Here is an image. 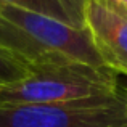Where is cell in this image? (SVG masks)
<instances>
[{"instance_id": "6da1fadb", "label": "cell", "mask_w": 127, "mask_h": 127, "mask_svg": "<svg viewBox=\"0 0 127 127\" xmlns=\"http://www.w3.org/2000/svg\"><path fill=\"white\" fill-rule=\"evenodd\" d=\"M0 45L18 56L26 68L56 60L106 68L84 26L11 5H0Z\"/></svg>"}, {"instance_id": "7a4b0ae2", "label": "cell", "mask_w": 127, "mask_h": 127, "mask_svg": "<svg viewBox=\"0 0 127 127\" xmlns=\"http://www.w3.org/2000/svg\"><path fill=\"white\" fill-rule=\"evenodd\" d=\"M119 90V76L111 69L72 60H56L29 66L24 79L0 87V105L61 103L108 96Z\"/></svg>"}, {"instance_id": "3957f363", "label": "cell", "mask_w": 127, "mask_h": 127, "mask_svg": "<svg viewBox=\"0 0 127 127\" xmlns=\"http://www.w3.org/2000/svg\"><path fill=\"white\" fill-rule=\"evenodd\" d=\"M127 121L122 89L114 95L61 103L0 105V127H116Z\"/></svg>"}, {"instance_id": "277c9868", "label": "cell", "mask_w": 127, "mask_h": 127, "mask_svg": "<svg viewBox=\"0 0 127 127\" xmlns=\"http://www.w3.org/2000/svg\"><path fill=\"white\" fill-rule=\"evenodd\" d=\"M82 21L103 64L127 76V18L101 0H84Z\"/></svg>"}, {"instance_id": "5b68a950", "label": "cell", "mask_w": 127, "mask_h": 127, "mask_svg": "<svg viewBox=\"0 0 127 127\" xmlns=\"http://www.w3.org/2000/svg\"><path fill=\"white\" fill-rule=\"evenodd\" d=\"M0 5H11L16 8H23L69 23V24L84 26L82 19L76 16V13L66 3V0H0Z\"/></svg>"}, {"instance_id": "8992f818", "label": "cell", "mask_w": 127, "mask_h": 127, "mask_svg": "<svg viewBox=\"0 0 127 127\" xmlns=\"http://www.w3.org/2000/svg\"><path fill=\"white\" fill-rule=\"evenodd\" d=\"M28 74L26 64L11 52L0 45V87L21 81Z\"/></svg>"}, {"instance_id": "52a82bcc", "label": "cell", "mask_w": 127, "mask_h": 127, "mask_svg": "<svg viewBox=\"0 0 127 127\" xmlns=\"http://www.w3.org/2000/svg\"><path fill=\"white\" fill-rule=\"evenodd\" d=\"M66 3L71 6V10L76 13V16L82 19V6H84V0H66Z\"/></svg>"}, {"instance_id": "ba28073f", "label": "cell", "mask_w": 127, "mask_h": 127, "mask_svg": "<svg viewBox=\"0 0 127 127\" xmlns=\"http://www.w3.org/2000/svg\"><path fill=\"white\" fill-rule=\"evenodd\" d=\"M103 2V0H101ZM106 3V2H105ZM108 5H113V6H118V8H122V10H127V0H122L121 3H118V5H116V3H108Z\"/></svg>"}, {"instance_id": "9c48e42d", "label": "cell", "mask_w": 127, "mask_h": 127, "mask_svg": "<svg viewBox=\"0 0 127 127\" xmlns=\"http://www.w3.org/2000/svg\"><path fill=\"white\" fill-rule=\"evenodd\" d=\"M106 5H108V3H106ZM109 6H111V8H114V10H116V11H119V13H121V15H124V16H126V18H127V10H122V8H118V6H113V5H109Z\"/></svg>"}, {"instance_id": "30bf717a", "label": "cell", "mask_w": 127, "mask_h": 127, "mask_svg": "<svg viewBox=\"0 0 127 127\" xmlns=\"http://www.w3.org/2000/svg\"><path fill=\"white\" fill-rule=\"evenodd\" d=\"M121 89H122V92H124V95H126V98H127V77H126L124 82H121Z\"/></svg>"}, {"instance_id": "8fae6325", "label": "cell", "mask_w": 127, "mask_h": 127, "mask_svg": "<svg viewBox=\"0 0 127 127\" xmlns=\"http://www.w3.org/2000/svg\"><path fill=\"white\" fill-rule=\"evenodd\" d=\"M116 127H127V121H124L122 124H119V126H116Z\"/></svg>"}]
</instances>
